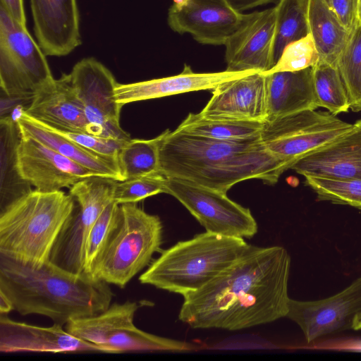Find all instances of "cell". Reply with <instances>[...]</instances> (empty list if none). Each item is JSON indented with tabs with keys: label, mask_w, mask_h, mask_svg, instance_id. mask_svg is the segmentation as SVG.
Segmentation results:
<instances>
[{
	"label": "cell",
	"mask_w": 361,
	"mask_h": 361,
	"mask_svg": "<svg viewBox=\"0 0 361 361\" xmlns=\"http://www.w3.org/2000/svg\"><path fill=\"white\" fill-rule=\"evenodd\" d=\"M290 269L284 247L250 245L208 283L183 296L178 319L193 329L236 331L286 317Z\"/></svg>",
	"instance_id": "obj_1"
},
{
	"label": "cell",
	"mask_w": 361,
	"mask_h": 361,
	"mask_svg": "<svg viewBox=\"0 0 361 361\" xmlns=\"http://www.w3.org/2000/svg\"><path fill=\"white\" fill-rule=\"evenodd\" d=\"M160 172L184 178L223 193L247 179L277 183L290 163L271 154L261 135L221 140L176 130L159 135Z\"/></svg>",
	"instance_id": "obj_2"
},
{
	"label": "cell",
	"mask_w": 361,
	"mask_h": 361,
	"mask_svg": "<svg viewBox=\"0 0 361 361\" xmlns=\"http://www.w3.org/2000/svg\"><path fill=\"white\" fill-rule=\"evenodd\" d=\"M0 292L21 315H42L61 326L104 312L114 296L109 283L99 278L66 271L51 261L35 265L2 255Z\"/></svg>",
	"instance_id": "obj_3"
},
{
	"label": "cell",
	"mask_w": 361,
	"mask_h": 361,
	"mask_svg": "<svg viewBox=\"0 0 361 361\" xmlns=\"http://www.w3.org/2000/svg\"><path fill=\"white\" fill-rule=\"evenodd\" d=\"M75 199L62 190H32L0 213V255L41 265L75 207Z\"/></svg>",
	"instance_id": "obj_4"
},
{
	"label": "cell",
	"mask_w": 361,
	"mask_h": 361,
	"mask_svg": "<svg viewBox=\"0 0 361 361\" xmlns=\"http://www.w3.org/2000/svg\"><path fill=\"white\" fill-rule=\"evenodd\" d=\"M249 245L243 238L205 231L161 250L139 281L184 296L208 283L240 258Z\"/></svg>",
	"instance_id": "obj_5"
},
{
	"label": "cell",
	"mask_w": 361,
	"mask_h": 361,
	"mask_svg": "<svg viewBox=\"0 0 361 361\" xmlns=\"http://www.w3.org/2000/svg\"><path fill=\"white\" fill-rule=\"evenodd\" d=\"M163 226L157 215L136 203L120 204V217L95 270L94 276L121 288L152 262L160 251Z\"/></svg>",
	"instance_id": "obj_6"
},
{
	"label": "cell",
	"mask_w": 361,
	"mask_h": 361,
	"mask_svg": "<svg viewBox=\"0 0 361 361\" xmlns=\"http://www.w3.org/2000/svg\"><path fill=\"white\" fill-rule=\"evenodd\" d=\"M141 304L126 300L114 302L99 314L70 321L65 329L70 334L101 348L102 353L131 351H189L190 343L147 333L133 323Z\"/></svg>",
	"instance_id": "obj_7"
},
{
	"label": "cell",
	"mask_w": 361,
	"mask_h": 361,
	"mask_svg": "<svg viewBox=\"0 0 361 361\" xmlns=\"http://www.w3.org/2000/svg\"><path fill=\"white\" fill-rule=\"evenodd\" d=\"M53 78L46 55L27 27L0 6L1 91L8 96H32Z\"/></svg>",
	"instance_id": "obj_8"
},
{
	"label": "cell",
	"mask_w": 361,
	"mask_h": 361,
	"mask_svg": "<svg viewBox=\"0 0 361 361\" xmlns=\"http://www.w3.org/2000/svg\"><path fill=\"white\" fill-rule=\"evenodd\" d=\"M114 180L95 176L81 180L70 188L69 194L76 205L51 250L52 263L75 274H85L86 239L102 210L113 201Z\"/></svg>",
	"instance_id": "obj_9"
},
{
	"label": "cell",
	"mask_w": 361,
	"mask_h": 361,
	"mask_svg": "<svg viewBox=\"0 0 361 361\" xmlns=\"http://www.w3.org/2000/svg\"><path fill=\"white\" fill-rule=\"evenodd\" d=\"M352 126L329 111L307 110L264 122L261 140L274 156L294 163Z\"/></svg>",
	"instance_id": "obj_10"
},
{
	"label": "cell",
	"mask_w": 361,
	"mask_h": 361,
	"mask_svg": "<svg viewBox=\"0 0 361 361\" xmlns=\"http://www.w3.org/2000/svg\"><path fill=\"white\" fill-rule=\"evenodd\" d=\"M166 177L165 193L178 200L206 231L240 238L257 233V224L250 210L229 199L226 193L184 178Z\"/></svg>",
	"instance_id": "obj_11"
},
{
	"label": "cell",
	"mask_w": 361,
	"mask_h": 361,
	"mask_svg": "<svg viewBox=\"0 0 361 361\" xmlns=\"http://www.w3.org/2000/svg\"><path fill=\"white\" fill-rule=\"evenodd\" d=\"M92 135L118 140L130 136L120 125L123 107L115 97L118 84L113 73L94 58H85L70 73Z\"/></svg>",
	"instance_id": "obj_12"
},
{
	"label": "cell",
	"mask_w": 361,
	"mask_h": 361,
	"mask_svg": "<svg viewBox=\"0 0 361 361\" xmlns=\"http://www.w3.org/2000/svg\"><path fill=\"white\" fill-rule=\"evenodd\" d=\"M277 8L244 14L241 23L225 44L228 71L265 73L275 65Z\"/></svg>",
	"instance_id": "obj_13"
},
{
	"label": "cell",
	"mask_w": 361,
	"mask_h": 361,
	"mask_svg": "<svg viewBox=\"0 0 361 361\" xmlns=\"http://www.w3.org/2000/svg\"><path fill=\"white\" fill-rule=\"evenodd\" d=\"M361 313V276L329 298L300 301L290 299L286 317L301 329L307 343L326 335L353 329Z\"/></svg>",
	"instance_id": "obj_14"
},
{
	"label": "cell",
	"mask_w": 361,
	"mask_h": 361,
	"mask_svg": "<svg viewBox=\"0 0 361 361\" xmlns=\"http://www.w3.org/2000/svg\"><path fill=\"white\" fill-rule=\"evenodd\" d=\"M17 165L20 176L35 190L42 192L70 188L81 180L99 176L41 142L27 136H21L18 143Z\"/></svg>",
	"instance_id": "obj_15"
},
{
	"label": "cell",
	"mask_w": 361,
	"mask_h": 361,
	"mask_svg": "<svg viewBox=\"0 0 361 361\" xmlns=\"http://www.w3.org/2000/svg\"><path fill=\"white\" fill-rule=\"evenodd\" d=\"M243 17L244 13L226 0H188L180 5L173 4L168 23L173 31L189 33L199 43L225 45Z\"/></svg>",
	"instance_id": "obj_16"
},
{
	"label": "cell",
	"mask_w": 361,
	"mask_h": 361,
	"mask_svg": "<svg viewBox=\"0 0 361 361\" xmlns=\"http://www.w3.org/2000/svg\"><path fill=\"white\" fill-rule=\"evenodd\" d=\"M200 112L213 119L264 122L267 75L258 71L219 85Z\"/></svg>",
	"instance_id": "obj_17"
},
{
	"label": "cell",
	"mask_w": 361,
	"mask_h": 361,
	"mask_svg": "<svg viewBox=\"0 0 361 361\" xmlns=\"http://www.w3.org/2000/svg\"><path fill=\"white\" fill-rule=\"evenodd\" d=\"M24 113L56 130L91 134L70 73L53 78L39 87Z\"/></svg>",
	"instance_id": "obj_18"
},
{
	"label": "cell",
	"mask_w": 361,
	"mask_h": 361,
	"mask_svg": "<svg viewBox=\"0 0 361 361\" xmlns=\"http://www.w3.org/2000/svg\"><path fill=\"white\" fill-rule=\"evenodd\" d=\"M30 1L35 35L46 56H66L81 44L76 0Z\"/></svg>",
	"instance_id": "obj_19"
},
{
	"label": "cell",
	"mask_w": 361,
	"mask_h": 361,
	"mask_svg": "<svg viewBox=\"0 0 361 361\" xmlns=\"http://www.w3.org/2000/svg\"><path fill=\"white\" fill-rule=\"evenodd\" d=\"M63 326L44 327L14 321L0 316L1 353L102 352L100 348L70 334Z\"/></svg>",
	"instance_id": "obj_20"
},
{
	"label": "cell",
	"mask_w": 361,
	"mask_h": 361,
	"mask_svg": "<svg viewBox=\"0 0 361 361\" xmlns=\"http://www.w3.org/2000/svg\"><path fill=\"white\" fill-rule=\"evenodd\" d=\"M290 169L304 177L361 180V119L335 140L296 160Z\"/></svg>",
	"instance_id": "obj_21"
},
{
	"label": "cell",
	"mask_w": 361,
	"mask_h": 361,
	"mask_svg": "<svg viewBox=\"0 0 361 361\" xmlns=\"http://www.w3.org/2000/svg\"><path fill=\"white\" fill-rule=\"evenodd\" d=\"M255 71L233 72L225 70L214 73H195L189 66L185 65L183 71L176 75L128 84L118 83L115 88V97L117 102L123 106L135 102L214 90L223 82Z\"/></svg>",
	"instance_id": "obj_22"
},
{
	"label": "cell",
	"mask_w": 361,
	"mask_h": 361,
	"mask_svg": "<svg viewBox=\"0 0 361 361\" xmlns=\"http://www.w3.org/2000/svg\"><path fill=\"white\" fill-rule=\"evenodd\" d=\"M265 75V74H264ZM267 75V117L264 122L291 114L316 110L312 67Z\"/></svg>",
	"instance_id": "obj_23"
},
{
	"label": "cell",
	"mask_w": 361,
	"mask_h": 361,
	"mask_svg": "<svg viewBox=\"0 0 361 361\" xmlns=\"http://www.w3.org/2000/svg\"><path fill=\"white\" fill-rule=\"evenodd\" d=\"M20 135L32 137L99 176L123 180L118 161L85 149L23 112L17 121Z\"/></svg>",
	"instance_id": "obj_24"
},
{
	"label": "cell",
	"mask_w": 361,
	"mask_h": 361,
	"mask_svg": "<svg viewBox=\"0 0 361 361\" xmlns=\"http://www.w3.org/2000/svg\"><path fill=\"white\" fill-rule=\"evenodd\" d=\"M308 23L317 49L318 63L336 66L351 33L341 23L326 0H309Z\"/></svg>",
	"instance_id": "obj_25"
},
{
	"label": "cell",
	"mask_w": 361,
	"mask_h": 361,
	"mask_svg": "<svg viewBox=\"0 0 361 361\" xmlns=\"http://www.w3.org/2000/svg\"><path fill=\"white\" fill-rule=\"evenodd\" d=\"M20 137L17 122L10 116L1 118L0 213L32 190L31 185L20 176L18 169L17 147Z\"/></svg>",
	"instance_id": "obj_26"
},
{
	"label": "cell",
	"mask_w": 361,
	"mask_h": 361,
	"mask_svg": "<svg viewBox=\"0 0 361 361\" xmlns=\"http://www.w3.org/2000/svg\"><path fill=\"white\" fill-rule=\"evenodd\" d=\"M264 123L213 119L206 118L200 113H190L176 130L216 140H239L260 136Z\"/></svg>",
	"instance_id": "obj_27"
},
{
	"label": "cell",
	"mask_w": 361,
	"mask_h": 361,
	"mask_svg": "<svg viewBox=\"0 0 361 361\" xmlns=\"http://www.w3.org/2000/svg\"><path fill=\"white\" fill-rule=\"evenodd\" d=\"M309 0H279L274 43L275 62L290 43L310 34Z\"/></svg>",
	"instance_id": "obj_28"
},
{
	"label": "cell",
	"mask_w": 361,
	"mask_h": 361,
	"mask_svg": "<svg viewBox=\"0 0 361 361\" xmlns=\"http://www.w3.org/2000/svg\"><path fill=\"white\" fill-rule=\"evenodd\" d=\"M159 139H130L122 146L118 160L124 180L161 173Z\"/></svg>",
	"instance_id": "obj_29"
},
{
	"label": "cell",
	"mask_w": 361,
	"mask_h": 361,
	"mask_svg": "<svg viewBox=\"0 0 361 361\" xmlns=\"http://www.w3.org/2000/svg\"><path fill=\"white\" fill-rule=\"evenodd\" d=\"M313 85L319 107L333 115L348 112V96L336 66L318 63L312 67Z\"/></svg>",
	"instance_id": "obj_30"
},
{
	"label": "cell",
	"mask_w": 361,
	"mask_h": 361,
	"mask_svg": "<svg viewBox=\"0 0 361 361\" xmlns=\"http://www.w3.org/2000/svg\"><path fill=\"white\" fill-rule=\"evenodd\" d=\"M119 217L120 204L112 201L104 207L93 224L85 245V274L95 277L97 265L118 225Z\"/></svg>",
	"instance_id": "obj_31"
},
{
	"label": "cell",
	"mask_w": 361,
	"mask_h": 361,
	"mask_svg": "<svg viewBox=\"0 0 361 361\" xmlns=\"http://www.w3.org/2000/svg\"><path fill=\"white\" fill-rule=\"evenodd\" d=\"M336 67L344 83L353 111H361V23L352 32Z\"/></svg>",
	"instance_id": "obj_32"
},
{
	"label": "cell",
	"mask_w": 361,
	"mask_h": 361,
	"mask_svg": "<svg viewBox=\"0 0 361 361\" xmlns=\"http://www.w3.org/2000/svg\"><path fill=\"white\" fill-rule=\"evenodd\" d=\"M317 199L361 209V180L305 176Z\"/></svg>",
	"instance_id": "obj_33"
},
{
	"label": "cell",
	"mask_w": 361,
	"mask_h": 361,
	"mask_svg": "<svg viewBox=\"0 0 361 361\" xmlns=\"http://www.w3.org/2000/svg\"><path fill=\"white\" fill-rule=\"evenodd\" d=\"M166 177L161 173L114 180L113 201L118 204L137 203L148 197L165 193Z\"/></svg>",
	"instance_id": "obj_34"
},
{
	"label": "cell",
	"mask_w": 361,
	"mask_h": 361,
	"mask_svg": "<svg viewBox=\"0 0 361 361\" xmlns=\"http://www.w3.org/2000/svg\"><path fill=\"white\" fill-rule=\"evenodd\" d=\"M319 54L310 34L288 44L275 65L265 75L285 71H298L318 63Z\"/></svg>",
	"instance_id": "obj_35"
},
{
	"label": "cell",
	"mask_w": 361,
	"mask_h": 361,
	"mask_svg": "<svg viewBox=\"0 0 361 361\" xmlns=\"http://www.w3.org/2000/svg\"><path fill=\"white\" fill-rule=\"evenodd\" d=\"M49 128L85 149L117 160L121 148L129 140L100 137L87 133L63 131Z\"/></svg>",
	"instance_id": "obj_36"
},
{
	"label": "cell",
	"mask_w": 361,
	"mask_h": 361,
	"mask_svg": "<svg viewBox=\"0 0 361 361\" xmlns=\"http://www.w3.org/2000/svg\"><path fill=\"white\" fill-rule=\"evenodd\" d=\"M343 25L352 32L360 23L359 0H326Z\"/></svg>",
	"instance_id": "obj_37"
},
{
	"label": "cell",
	"mask_w": 361,
	"mask_h": 361,
	"mask_svg": "<svg viewBox=\"0 0 361 361\" xmlns=\"http://www.w3.org/2000/svg\"><path fill=\"white\" fill-rule=\"evenodd\" d=\"M0 6L19 23L26 26L23 0H1Z\"/></svg>",
	"instance_id": "obj_38"
},
{
	"label": "cell",
	"mask_w": 361,
	"mask_h": 361,
	"mask_svg": "<svg viewBox=\"0 0 361 361\" xmlns=\"http://www.w3.org/2000/svg\"><path fill=\"white\" fill-rule=\"evenodd\" d=\"M274 0H226L235 10L241 12L262 5L269 4Z\"/></svg>",
	"instance_id": "obj_39"
},
{
	"label": "cell",
	"mask_w": 361,
	"mask_h": 361,
	"mask_svg": "<svg viewBox=\"0 0 361 361\" xmlns=\"http://www.w3.org/2000/svg\"><path fill=\"white\" fill-rule=\"evenodd\" d=\"M14 310L13 307L9 299L1 292H0V312L3 314H7L11 311Z\"/></svg>",
	"instance_id": "obj_40"
},
{
	"label": "cell",
	"mask_w": 361,
	"mask_h": 361,
	"mask_svg": "<svg viewBox=\"0 0 361 361\" xmlns=\"http://www.w3.org/2000/svg\"><path fill=\"white\" fill-rule=\"evenodd\" d=\"M353 329L355 330H361V313L355 316L353 324Z\"/></svg>",
	"instance_id": "obj_41"
},
{
	"label": "cell",
	"mask_w": 361,
	"mask_h": 361,
	"mask_svg": "<svg viewBox=\"0 0 361 361\" xmlns=\"http://www.w3.org/2000/svg\"><path fill=\"white\" fill-rule=\"evenodd\" d=\"M173 1L174 4L180 5V4L185 3L188 0H173Z\"/></svg>",
	"instance_id": "obj_42"
},
{
	"label": "cell",
	"mask_w": 361,
	"mask_h": 361,
	"mask_svg": "<svg viewBox=\"0 0 361 361\" xmlns=\"http://www.w3.org/2000/svg\"><path fill=\"white\" fill-rule=\"evenodd\" d=\"M359 18L361 23V0H359Z\"/></svg>",
	"instance_id": "obj_43"
}]
</instances>
